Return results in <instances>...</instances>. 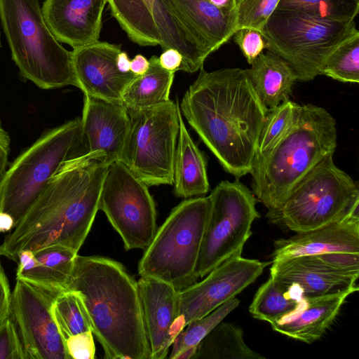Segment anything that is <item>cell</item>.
<instances>
[{"label": "cell", "instance_id": "obj_1", "mask_svg": "<svg viewBox=\"0 0 359 359\" xmlns=\"http://www.w3.org/2000/svg\"><path fill=\"white\" fill-rule=\"evenodd\" d=\"M199 70L182 97V115L225 171L239 179L251 171L269 110L245 69Z\"/></svg>", "mask_w": 359, "mask_h": 359}, {"label": "cell", "instance_id": "obj_2", "mask_svg": "<svg viewBox=\"0 0 359 359\" xmlns=\"http://www.w3.org/2000/svg\"><path fill=\"white\" fill-rule=\"evenodd\" d=\"M108 165L97 154L83 153L65 161L5 237L1 255L17 262L20 251L52 245L79 252L99 210Z\"/></svg>", "mask_w": 359, "mask_h": 359}, {"label": "cell", "instance_id": "obj_3", "mask_svg": "<svg viewBox=\"0 0 359 359\" xmlns=\"http://www.w3.org/2000/svg\"><path fill=\"white\" fill-rule=\"evenodd\" d=\"M66 290L79 292L108 359H149L137 281L119 262L76 255Z\"/></svg>", "mask_w": 359, "mask_h": 359}, {"label": "cell", "instance_id": "obj_4", "mask_svg": "<svg viewBox=\"0 0 359 359\" xmlns=\"http://www.w3.org/2000/svg\"><path fill=\"white\" fill-rule=\"evenodd\" d=\"M337 123L325 109L299 106L292 126L270 151L255 157L252 192L268 210L278 208L294 187L337 148Z\"/></svg>", "mask_w": 359, "mask_h": 359}, {"label": "cell", "instance_id": "obj_5", "mask_svg": "<svg viewBox=\"0 0 359 359\" xmlns=\"http://www.w3.org/2000/svg\"><path fill=\"white\" fill-rule=\"evenodd\" d=\"M1 25L20 75L50 90L79 88L72 52L48 27L39 0H0Z\"/></svg>", "mask_w": 359, "mask_h": 359}, {"label": "cell", "instance_id": "obj_6", "mask_svg": "<svg viewBox=\"0 0 359 359\" xmlns=\"http://www.w3.org/2000/svg\"><path fill=\"white\" fill-rule=\"evenodd\" d=\"M359 214L358 184L330 154L291 190L282 205L268 210L276 224L295 233L315 229Z\"/></svg>", "mask_w": 359, "mask_h": 359}, {"label": "cell", "instance_id": "obj_7", "mask_svg": "<svg viewBox=\"0 0 359 359\" xmlns=\"http://www.w3.org/2000/svg\"><path fill=\"white\" fill-rule=\"evenodd\" d=\"M209 210V196L189 198L175 207L144 250L139 274L178 291L197 282L195 269Z\"/></svg>", "mask_w": 359, "mask_h": 359}, {"label": "cell", "instance_id": "obj_8", "mask_svg": "<svg viewBox=\"0 0 359 359\" xmlns=\"http://www.w3.org/2000/svg\"><path fill=\"white\" fill-rule=\"evenodd\" d=\"M81 118L44 131L8 166L0 180V212L15 227L48 180L69 158L83 154ZM14 227V228H15Z\"/></svg>", "mask_w": 359, "mask_h": 359}, {"label": "cell", "instance_id": "obj_9", "mask_svg": "<svg viewBox=\"0 0 359 359\" xmlns=\"http://www.w3.org/2000/svg\"><path fill=\"white\" fill-rule=\"evenodd\" d=\"M355 28V20L336 21L276 9L261 32L266 49L288 63L297 81L307 82L322 75L330 55Z\"/></svg>", "mask_w": 359, "mask_h": 359}, {"label": "cell", "instance_id": "obj_10", "mask_svg": "<svg viewBox=\"0 0 359 359\" xmlns=\"http://www.w3.org/2000/svg\"><path fill=\"white\" fill-rule=\"evenodd\" d=\"M127 111L130 127L120 161L148 187L172 185L179 132L177 104L170 100Z\"/></svg>", "mask_w": 359, "mask_h": 359}, {"label": "cell", "instance_id": "obj_11", "mask_svg": "<svg viewBox=\"0 0 359 359\" xmlns=\"http://www.w3.org/2000/svg\"><path fill=\"white\" fill-rule=\"evenodd\" d=\"M210 210L195 269L197 279L224 261L241 256L260 217L253 192L239 181L219 182L208 196Z\"/></svg>", "mask_w": 359, "mask_h": 359}, {"label": "cell", "instance_id": "obj_12", "mask_svg": "<svg viewBox=\"0 0 359 359\" xmlns=\"http://www.w3.org/2000/svg\"><path fill=\"white\" fill-rule=\"evenodd\" d=\"M111 13L129 39L140 46L174 48L182 55L180 70L193 73L207 57L168 0H107Z\"/></svg>", "mask_w": 359, "mask_h": 359}, {"label": "cell", "instance_id": "obj_13", "mask_svg": "<svg viewBox=\"0 0 359 359\" xmlns=\"http://www.w3.org/2000/svg\"><path fill=\"white\" fill-rule=\"evenodd\" d=\"M148 187L120 161L108 165L98 210L106 215L126 250H145L157 230L156 205Z\"/></svg>", "mask_w": 359, "mask_h": 359}, {"label": "cell", "instance_id": "obj_14", "mask_svg": "<svg viewBox=\"0 0 359 359\" xmlns=\"http://www.w3.org/2000/svg\"><path fill=\"white\" fill-rule=\"evenodd\" d=\"M359 253L332 252L272 261L270 277L299 299L358 290Z\"/></svg>", "mask_w": 359, "mask_h": 359}, {"label": "cell", "instance_id": "obj_15", "mask_svg": "<svg viewBox=\"0 0 359 359\" xmlns=\"http://www.w3.org/2000/svg\"><path fill=\"white\" fill-rule=\"evenodd\" d=\"M62 291L16 280L9 318L25 359H69L50 312L53 301Z\"/></svg>", "mask_w": 359, "mask_h": 359}, {"label": "cell", "instance_id": "obj_16", "mask_svg": "<svg viewBox=\"0 0 359 359\" xmlns=\"http://www.w3.org/2000/svg\"><path fill=\"white\" fill-rule=\"evenodd\" d=\"M268 262L242 256L228 259L199 282L179 292V334L190 322L201 318L236 297L263 273Z\"/></svg>", "mask_w": 359, "mask_h": 359}, {"label": "cell", "instance_id": "obj_17", "mask_svg": "<svg viewBox=\"0 0 359 359\" xmlns=\"http://www.w3.org/2000/svg\"><path fill=\"white\" fill-rule=\"evenodd\" d=\"M121 51L119 45L99 40L73 48V68L84 95L122 103L125 90L137 76L118 69L116 57Z\"/></svg>", "mask_w": 359, "mask_h": 359}, {"label": "cell", "instance_id": "obj_18", "mask_svg": "<svg viewBox=\"0 0 359 359\" xmlns=\"http://www.w3.org/2000/svg\"><path fill=\"white\" fill-rule=\"evenodd\" d=\"M137 283L149 359H163L178 334L180 291L149 277Z\"/></svg>", "mask_w": 359, "mask_h": 359}, {"label": "cell", "instance_id": "obj_19", "mask_svg": "<svg viewBox=\"0 0 359 359\" xmlns=\"http://www.w3.org/2000/svg\"><path fill=\"white\" fill-rule=\"evenodd\" d=\"M81 123L86 153L100 155L109 165L120 161L130 127L122 103L84 95Z\"/></svg>", "mask_w": 359, "mask_h": 359}, {"label": "cell", "instance_id": "obj_20", "mask_svg": "<svg viewBox=\"0 0 359 359\" xmlns=\"http://www.w3.org/2000/svg\"><path fill=\"white\" fill-rule=\"evenodd\" d=\"M107 0H46L45 21L56 39L73 48L98 41Z\"/></svg>", "mask_w": 359, "mask_h": 359}, {"label": "cell", "instance_id": "obj_21", "mask_svg": "<svg viewBox=\"0 0 359 359\" xmlns=\"http://www.w3.org/2000/svg\"><path fill=\"white\" fill-rule=\"evenodd\" d=\"M332 252L359 253V214L275 241L272 261Z\"/></svg>", "mask_w": 359, "mask_h": 359}, {"label": "cell", "instance_id": "obj_22", "mask_svg": "<svg viewBox=\"0 0 359 359\" xmlns=\"http://www.w3.org/2000/svg\"><path fill=\"white\" fill-rule=\"evenodd\" d=\"M354 293L348 290L327 296L302 299L297 307L271 324L278 333L311 344L325 334L338 316L346 298Z\"/></svg>", "mask_w": 359, "mask_h": 359}, {"label": "cell", "instance_id": "obj_23", "mask_svg": "<svg viewBox=\"0 0 359 359\" xmlns=\"http://www.w3.org/2000/svg\"><path fill=\"white\" fill-rule=\"evenodd\" d=\"M168 1L206 57L228 41L235 32L233 18L208 0Z\"/></svg>", "mask_w": 359, "mask_h": 359}, {"label": "cell", "instance_id": "obj_24", "mask_svg": "<svg viewBox=\"0 0 359 359\" xmlns=\"http://www.w3.org/2000/svg\"><path fill=\"white\" fill-rule=\"evenodd\" d=\"M77 255L78 252L60 245L23 250L18 257L16 280L66 290Z\"/></svg>", "mask_w": 359, "mask_h": 359}, {"label": "cell", "instance_id": "obj_25", "mask_svg": "<svg viewBox=\"0 0 359 359\" xmlns=\"http://www.w3.org/2000/svg\"><path fill=\"white\" fill-rule=\"evenodd\" d=\"M176 104L179 132L174 159V193L183 198L201 196L210 189L206 158L187 130L177 100Z\"/></svg>", "mask_w": 359, "mask_h": 359}, {"label": "cell", "instance_id": "obj_26", "mask_svg": "<svg viewBox=\"0 0 359 359\" xmlns=\"http://www.w3.org/2000/svg\"><path fill=\"white\" fill-rule=\"evenodd\" d=\"M263 104L269 111L290 100L297 76L287 62L274 53H261L245 69Z\"/></svg>", "mask_w": 359, "mask_h": 359}, {"label": "cell", "instance_id": "obj_27", "mask_svg": "<svg viewBox=\"0 0 359 359\" xmlns=\"http://www.w3.org/2000/svg\"><path fill=\"white\" fill-rule=\"evenodd\" d=\"M149 67L142 75L137 76L126 88L122 103L127 109H142L168 102L174 79V72L164 69L158 57L149 60Z\"/></svg>", "mask_w": 359, "mask_h": 359}, {"label": "cell", "instance_id": "obj_28", "mask_svg": "<svg viewBox=\"0 0 359 359\" xmlns=\"http://www.w3.org/2000/svg\"><path fill=\"white\" fill-rule=\"evenodd\" d=\"M243 330L221 321L198 344L193 359H263L245 342Z\"/></svg>", "mask_w": 359, "mask_h": 359}, {"label": "cell", "instance_id": "obj_29", "mask_svg": "<svg viewBox=\"0 0 359 359\" xmlns=\"http://www.w3.org/2000/svg\"><path fill=\"white\" fill-rule=\"evenodd\" d=\"M300 301L290 290L269 277L257 290L249 312L253 318L271 324L294 311Z\"/></svg>", "mask_w": 359, "mask_h": 359}, {"label": "cell", "instance_id": "obj_30", "mask_svg": "<svg viewBox=\"0 0 359 359\" xmlns=\"http://www.w3.org/2000/svg\"><path fill=\"white\" fill-rule=\"evenodd\" d=\"M50 312L64 341L78 333L92 331L82 296L76 290L61 292L53 301Z\"/></svg>", "mask_w": 359, "mask_h": 359}, {"label": "cell", "instance_id": "obj_31", "mask_svg": "<svg viewBox=\"0 0 359 359\" xmlns=\"http://www.w3.org/2000/svg\"><path fill=\"white\" fill-rule=\"evenodd\" d=\"M236 297L226 302L208 315L189 323L176 336L170 355L177 359L184 351L197 347L201 340L239 305Z\"/></svg>", "mask_w": 359, "mask_h": 359}, {"label": "cell", "instance_id": "obj_32", "mask_svg": "<svg viewBox=\"0 0 359 359\" xmlns=\"http://www.w3.org/2000/svg\"><path fill=\"white\" fill-rule=\"evenodd\" d=\"M322 74L344 83L359 82V31L357 28L330 55Z\"/></svg>", "mask_w": 359, "mask_h": 359}, {"label": "cell", "instance_id": "obj_33", "mask_svg": "<svg viewBox=\"0 0 359 359\" xmlns=\"http://www.w3.org/2000/svg\"><path fill=\"white\" fill-rule=\"evenodd\" d=\"M278 10L297 11L316 17L342 22L355 20L359 0H280Z\"/></svg>", "mask_w": 359, "mask_h": 359}, {"label": "cell", "instance_id": "obj_34", "mask_svg": "<svg viewBox=\"0 0 359 359\" xmlns=\"http://www.w3.org/2000/svg\"><path fill=\"white\" fill-rule=\"evenodd\" d=\"M299 104L290 100L269 111L258 141L255 156L270 151L290 128Z\"/></svg>", "mask_w": 359, "mask_h": 359}, {"label": "cell", "instance_id": "obj_35", "mask_svg": "<svg viewBox=\"0 0 359 359\" xmlns=\"http://www.w3.org/2000/svg\"><path fill=\"white\" fill-rule=\"evenodd\" d=\"M280 0H236L233 12L236 30L250 27L262 31Z\"/></svg>", "mask_w": 359, "mask_h": 359}, {"label": "cell", "instance_id": "obj_36", "mask_svg": "<svg viewBox=\"0 0 359 359\" xmlns=\"http://www.w3.org/2000/svg\"><path fill=\"white\" fill-rule=\"evenodd\" d=\"M232 36L250 65L266 49L262 33L256 29L242 27L236 30Z\"/></svg>", "mask_w": 359, "mask_h": 359}, {"label": "cell", "instance_id": "obj_37", "mask_svg": "<svg viewBox=\"0 0 359 359\" xmlns=\"http://www.w3.org/2000/svg\"><path fill=\"white\" fill-rule=\"evenodd\" d=\"M0 359H25L15 327L9 318L0 325Z\"/></svg>", "mask_w": 359, "mask_h": 359}, {"label": "cell", "instance_id": "obj_38", "mask_svg": "<svg viewBox=\"0 0 359 359\" xmlns=\"http://www.w3.org/2000/svg\"><path fill=\"white\" fill-rule=\"evenodd\" d=\"M67 353L70 358L93 359L95 346L92 331H87L68 337L65 341Z\"/></svg>", "mask_w": 359, "mask_h": 359}, {"label": "cell", "instance_id": "obj_39", "mask_svg": "<svg viewBox=\"0 0 359 359\" xmlns=\"http://www.w3.org/2000/svg\"><path fill=\"white\" fill-rule=\"evenodd\" d=\"M11 293L8 278L0 262V325L10 316Z\"/></svg>", "mask_w": 359, "mask_h": 359}, {"label": "cell", "instance_id": "obj_40", "mask_svg": "<svg viewBox=\"0 0 359 359\" xmlns=\"http://www.w3.org/2000/svg\"><path fill=\"white\" fill-rule=\"evenodd\" d=\"M182 55L174 48H167L158 57L160 65L165 70L175 72L180 70L182 63Z\"/></svg>", "mask_w": 359, "mask_h": 359}, {"label": "cell", "instance_id": "obj_41", "mask_svg": "<svg viewBox=\"0 0 359 359\" xmlns=\"http://www.w3.org/2000/svg\"><path fill=\"white\" fill-rule=\"evenodd\" d=\"M11 137L0 121V180L8 166Z\"/></svg>", "mask_w": 359, "mask_h": 359}, {"label": "cell", "instance_id": "obj_42", "mask_svg": "<svg viewBox=\"0 0 359 359\" xmlns=\"http://www.w3.org/2000/svg\"><path fill=\"white\" fill-rule=\"evenodd\" d=\"M149 65V61L144 55L137 54L130 60V72L136 76H141L148 70Z\"/></svg>", "mask_w": 359, "mask_h": 359}, {"label": "cell", "instance_id": "obj_43", "mask_svg": "<svg viewBox=\"0 0 359 359\" xmlns=\"http://www.w3.org/2000/svg\"><path fill=\"white\" fill-rule=\"evenodd\" d=\"M228 16L233 18L236 0H208Z\"/></svg>", "mask_w": 359, "mask_h": 359}, {"label": "cell", "instance_id": "obj_44", "mask_svg": "<svg viewBox=\"0 0 359 359\" xmlns=\"http://www.w3.org/2000/svg\"><path fill=\"white\" fill-rule=\"evenodd\" d=\"M116 66L118 69L122 73L130 72V60L128 54L124 51H121L116 57Z\"/></svg>", "mask_w": 359, "mask_h": 359}, {"label": "cell", "instance_id": "obj_45", "mask_svg": "<svg viewBox=\"0 0 359 359\" xmlns=\"http://www.w3.org/2000/svg\"><path fill=\"white\" fill-rule=\"evenodd\" d=\"M15 227L13 219L8 214L0 212V232L11 231Z\"/></svg>", "mask_w": 359, "mask_h": 359}, {"label": "cell", "instance_id": "obj_46", "mask_svg": "<svg viewBox=\"0 0 359 359\" xmlns=\"http://www.w3.org/2000/svg\"><path fill=\"white\" fill-rule=\"evenodd\" d=\"M0 48H1V34H0Z\"/></svg>", "mask_w": 359, "mask_h": 359}, {"label": "cell", "instance_id": "obj_47", "mask_svg": "<svg viewBox=\"0 0 359 359\" xmlns=\"http://www.w3.org/2000/svg\"><path fill=\"white\" fill-rule=\"evenodd\" d=\"M0 256H1V253H0Z\"/></svg>", "mask_w": 359, "mask_h": 359}]
</instances>
